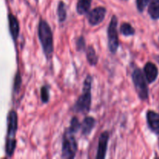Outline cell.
<instances>
[{
  "label": "cell",
  "mask_w": 159,
  "mask_h": 159,
  "mask_svg": "<svg viewBox=\"0 0 159 159\" xmlns=\"http://www.w3.org/2000/svg\"><path fill=\"white\" fill-rule=\"evenodd\" d=\"M18 127V118L16 112L11 110L7 117V139L6 144V153L7 156L11 157L16 149V133Z\"/></svg>",
  "instance_id": "cell-1"
},
{
  "label": "cell",
  "mask_w": 159,
  "mask_h": 159,
  "mask_svg": "<svg viewBox=\"0 0 159 159\" xmlns=\"http://www.w3.org/2000/svg\"><path fill=\"white\" fill-rule=\"evenodd\" d=\"M38 36L43 51L48 58L53 53V34L51 27L45 20H40L38 27Z\"/></svg>",
  "instance_id": "cell-2"
},
{
  "label": "cell",
  "mask_w": 159,
  "mask_h": 159,
  "mask_svg": "<svg viewBox=\"0 0 159 159\" xmlns=\"http://www.w3.org/2000/svg\"><path fill=\"white\" fill-rule=\"evenodd\" d=\"M92 77L88 75L84 82L83 92L82 94L79 96V99L76 102L74 107V110L78 113H88L91 107L92 95Z\"/></svg>",
  "instance_id": "cell-3"
},
{
  "label": "cell",
  "mask_w": 159,
  "mask_h": 159,
  "mask_svg": "<svg viewBox=\"0 0 159 159\" xmlns=\"http://www.w3.org/2000/svg\"><path fill=\"white\" fill-rule=\"evenodd\" d=\"M134 85L138 96L142 100H145L148 97V89L146 83L145 78L141 69L137 68L132 74Z\"/></svg>",
  "instance_id": "cell-4"
},
{
  "label": "cell",
  "mask_w": 159,
  "mask_h": 159,
  "mask_svg": "<svg viewBox=\"0 0 159 159\" xmlns=\"http://www.w3.org/2000/svg\"><path fill=\"white\" fill-rule=\"evenodd\" d=\"M77 142L75 138L74 134L68 130L65 133L62 144V158H74L77 152Z\"/></svg>",
  "instance_id": "cell-5"
},
{
  "label": "cell",
  "mask_w": 159,
  "mask_h": 159,
  "mask_svg": "<svg viewBox=\"0 0 159 159\" xmlns=\"http://www.w3.org/2000/svg\"><path fill=\"white\" fill-rule=\"evenodd\" d=\"M118 20L116 16H113L110 20L108 27V45L110 52L115 54L119 47V40H118L117 33Z\"/></svg>",
  "instance_id": "cell-6"
},
{
  "label": "cell",
  "mask_w": 159,
  "mask_h": 159,
  "mask_svg": "<svg viewBox=\"0 0 159 159\" xmlns=\"http://www.w3.org/2000/svg\"><path fill=\"white\" fill-rule=\"evenodd\" d=\"M106 13H107V9L104 7L99 6V7L95 8L89 14V22L93 26H96V25L99 24L104 20Z\"/></svg>",
  "instance_id": "cell-7"
},
{
  "label": "cell",
  "mask_w": 159,
  "mask_h": 159,
  "mask_svg": "<svg viewBox=\"0 0 159 159\" xmlns=\"http://www.w3.org/2000/svg\"><path fill=\"white\" fill-rule=\"evenodd\" d=\"M109 133L107 131L103 132L100 135L99 139V144H98V151L96 158L102 159L106 157V153L107 151V146H108L109 141Z\"/></svg>",
  "instance_id": "cell-8"
},
{
  "label": "cell",
  "mask_w": 159,
  "mask_h": 159,
  "mask_svg": "<svg viewBox=\"0 0 159 159\" xmlns=\"http://www.w3.org/2000/svg\"><path fill=\"white\" fill-rule=\"evenodd\" d=\"M144 75L148 83H152L156 80L158 75V70L156 65L152 62H148L144 68Z\"/></svg>",
  "instance_id": "cell-9"
},
{
  "label": "cell",
  "mask_w": 159,
  "mask_h": 159,
  "mask_svg": "<svg viewBox=\"0 0 159 159\" xmlns=\"http://www.w3.org/2000/svg\"><path fill=\"white\" fill-rule=\"evenodd\" d=\"M8 20H9V27L11 37L14 40H16L20 34V24H19L18 20L12 13L9 14Z\"/></svg>",
  "instance_id": "cell-10"
},
{
  "label": "cell",
  "mask_w": 159,
  "mask_h": 159,
  "mask_svg": "<svg viewBox=\"0 0 159 159\" xmlns=\"http://www.w3.org/2000/svg\"><path fill=\"white\" fill-rule=\"evenodd\" d=\"M147 120L152 131L159 135V114L150 110L147 113Z\"/></svg>",
  "instance_id": "cell-11"
},
{
  "label": "cell",
  "mask_w": 159,
  "mask_h": 159,
  "mask_svg": "<svg viewBox=\"0 0 159 159\" xmlns=\"http://www.w3.org/2000/svg\"><path fill=\"white\" fill-rule=\"evenodd\" d=\"M95 124H96V120H95L94 118L89 117V116L85 118L84 120L82 121V124H81L82 134L84 135L89 134L93 127H94Z\"/></svg>",
  "instance_id": "cell-12"
},
{
  "label": "cell",
  "mask_w": 159,
  "mask_h": 159,
  "mask_svg": "<svg viewBox=\"0 0 159 159\" xmlns=\"http://www.w3.org/2000/svg\"><path fill=\"white\" fill-rule=\"evenodd\" d=\"M148 13L153 20L159 19V0H152L148 6Z\"/></svg>",
  "instance_id": "cell-13"
},
{
  "label": "cell",
  "mask_w": 159,
  "mask_h": 159,
  "mask_svg": "<svg viewBox=\"0 0 159 159\" xmlns=\"http://www.w3.org/2000/svg\"><path fill=\"white\" fill-rule=\"evenodd\" d=\"M92 0H79L77 4V12L79 14L83 15L86 13L90 9Z\"/></svg>",
  "instance_id": "cell-14"
},
{
  "label": "cell",
  "mask_w": 159,
  "mask_h": 159,
  "mask_svg": "<svg viewBox=\"0 0 159 159\" xmlns=\"http://www.w3.org/2000/svg\"><path fill=\"white\" fill-rule=\"evenodd\" d=\"M87 59H88L89 63L91 65H96L98 61V57L96 55V53L95 51L94 48L92 46H89L87 49Z\"/></svg>",
  "instance_id": "cell-15"
},
{
  "label": "cell",
  "mask_w": 159,
  "mask_h": 159,
  "mask_svg": "<svg viewBox=\"0 0 159 159\" xmlns=\"http://www.w3.org/2000/svg\"><path fill=\"white\" fill-rule=\"evenodd\" d=\"M57 16H58V20L61 23L65 21L67 17V11L66 6L63 2H60L57 8Z\"/></svg>",
  "instance_id": "cell-16"
},
{
  "label": "cell",
  "mask_w": 159,
  "mask_h": 159,
  "mask_svg": "<svg viewBox=\"0 0 159 159\" xmlns=\"http://www.w3.org/2000/svg\"><path fill=\"white\" fill-rule=\"evenodd\" d=\"M121 34L125 36H131L135 34V30L133 26L128 23H124L120 26Z\"/></svg>",
  "instance_id": "cell-17"
},
{
  "label": "cell",
  "mask_w": 159,
  "mask_h": 159,
  "mask_svg": "<svg viewBox=\"0 0 159 159\" xmlns=\"http://www.w3.org/2000/svg\"><path fill=\"white\" fill-rule=\"evenodd\" d=\"M80 127H81V124H79V120H78L76 117H74V118H72V120H71V126H70L68 130H69V131H71V133L75 134V133H76L78 130H79V129L80 128Z\"/></svg>",
  "instance_id": "cell-18"
},
{
  "label": "cell",
  "mask_w": 159,
  "mask_h": 159,
  "mask_svg": "<svg viewBox=\"0 0 159 159\" xmlns=\"http://www.w3.org/2000/svg\"><path fill=\"white\" fill-rule=\"evenodd\" d=\"M21 76L20 74L18 72L16 73L15 76V79H14V85H13V90L15 93H18L19 90L20 89V85H21Z\"/></svg>",
  "instance_id": "cell-19"
},
{
  "label": "cell",
  "mask_w": 159,
  "mask_h": 159,
  "mask_svg": "<svg viewBox=\"0 0 159 159\" xmlns=\"http://www.w3.org/2000/svg\"><path fill=\"white\" fill-rule=\"evenodd\" d=\"M150 0H137V7L140 12H143Z\"/></svg>",
  "instance_id": "cell-20"
},
{
  "label": "cell",
  "mask_w": 159,
  "mask_h": 159,
  "mask_svg": "<svg viewBox=\"0 0 159 159\" xmlns=\"http://www.w3.org/2000/svg\"><path fill=\"white\" fill-rule=\"evenodd\" d=\"M41 99L44 103L48 102L49 100V94H48V90L46 86H43L41 88Z\"/></svg>",
  "instance_id": "cell-21"
},
{
  "label": "cell",
  "mask_w": 159,
  "mask_h": 159,
  "mask_svg": "<svg viewBox=\"0 0 159 159\" xmlns=\"http://www.w3.org/2000/svg\"><path fill=\"white\" fill-rule=\"evenodd\" d=\"M85 40H84L83 37H81L77 41V48H78V50H79H79H80V51H82V50H83L84 48H85Z\"/></svg>",
  "instance_id": "cell-22"
}]
</instances>
